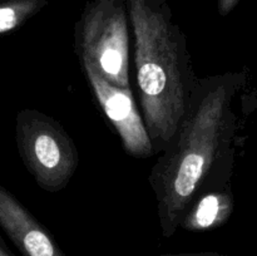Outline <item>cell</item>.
I'll use <instances>...</instances> for the list:
<instances>
[{"instance_id":"1","label":"cell","mask_w":257,"mask_h":256,"mask_svg":"<svg viewBox=\"0 0 257 256\" xmlns=\"http://www.w3.org/2000/svg\"><path fill=\"white\" fill-rule=\"evenodd\" d=\"M243 73L198 78L185 118L148 176L157 201L161 232L170 238L193 202L231 186L237 117L233 99Z\"/></svg>"},{"instance_id":"2","label":"cell","mask_w":257,"mask_h":256,"mask_svg":"<svg viewBox=\"0 0 257 256\" xmlns=\"http://www.w3.org/2000/svg\"><path fill=\"white\" fill-rule=\"evenodd\" d=\"M133 38L141 112L153 152L162 153L177 133L198 77L187 37L167 0H125Z\"/></svg>"},{"instance_id":"3","label":"cell","mask_w":257,"mask_h":256,"mask_svg":"<svg viewBox=\"0 0 257 256\" xmlns=\"http://www.w3.org/2000/svg\"><path fill=\"white\" fill-rule=\"evenodd\" d=\"M130 29L125 0H88L74 25L79 62L120 89H132Z\"/></svg>"},{"instance_id":"4","label":"cell","mask_w":257,"mask_h":256,"mask_svg":"<svg viewBox=\"0 0 257 256\" xmlns=\"http://www.w3.org/2000/svg\"><path fill=\"white\" fill-rule=\"evenodd\" d=\"M18 152L42 190L57 193L69 185L79 165L74 141L50 115L24 108L15 118Z\"/></svg>"},{"instance_id":"5","label":"cell","mask_w":257,"mask_h":256,"mask_svg":"<svg viewBox=\"0 0 257 256\" xmlns=\"http://www.w3.org/2000/svg\"><path fill=\"white\" fill-rule=\"evenodd\" d=\"M87 82L119 137L125 153L135 158H150L155 155L147 128L137 107L132 89H120L105 82L88 63H80Z\"/></svg>"},{"instance_id":"6","label":"cell","mask_w":257,"mask_h":256,"mask_svg":"<svg viewBox=\"0 0 257 256\" xmlns=\"http://www.w3.org/2000/svg\"><path fill=\"white\" fill-rule=\"evenodd\" d=\"M0 227L22 256H65L48 227L3 186H0Z\"/></svg>"},{"instance_id":"7","label":"cell","mask_w":257,"mask_h":256,"mask_svg":"<svg viewBox=\"0 0 257 256\" xmlns=\"http://www.w3.org/2000/svg\"><path fill=\"white\" fill-rule=\"evenodd\" d=\"M235 207L231 186L201 195L191 205L180 222V228L190 232H207L225 225Z\"/></svg>"},{"instance_id":"8","label":"cell","mask_w":257,"mask_h":256,"mask_svg":"<svg viewBox=\"0 0 257 256\" xmlns=\"http://www.w3.org/2000/svg\"><path fill=\"white\" fill-rule=\"evenodd\" d=\"M47 5L48 0H0V34L20 28Z\"/></svg>"},{"instance_id":"9","label":"cell","mask_w":257,"mask_h":256,"mask_svg":"<svg viewBox=\"0 0 257 256\" xmlns=\"http://www.w3.org/2000/svg\"><path fill=\"white\" fill-rule=\"evenodd\" d=\"M241 0H216L217 3V12L221 17H227L233 9L238 5Z\"/></svg>"},{"instance_id":"10","label":"cell","mask_w":257,"mask_h":256,"mask_svg":"<svg viewBox=\"0 0 257 256\" xmlns=\"http://www.w3.org/2000/svg\"><path fill=\"white\" fill-rule=\"evenodd\" d=\"M156 256H225L216 251H201V252H182V253H161Z\"/></svg>"},{"instance_id":"11","label":"cell","mask_w":257,"mask_h":256,"mask_svg":"<svg viewBox=\"0 0 257 256\" xmlns=\"http://www.w3.org/2000/svg\"><path fill=\"white\" fill-rule=\"evenodd\" d=\"M0 256H14L12 253V251L8 248V246L5 245L4 240L0 237Z\"/></svg>"}]
</instances>
